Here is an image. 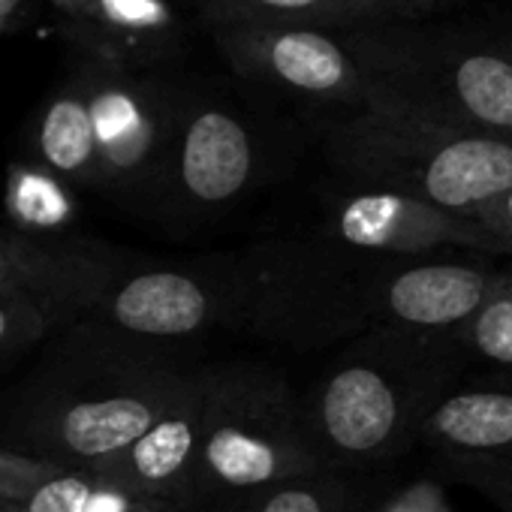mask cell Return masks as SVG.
<instances>
[{
	"label": "cell",
	"mask_w": 512,
	"mask_h": 512,
	"mask_svg": "<svg viewBox=\"0 0 512 512\" xmlns=\"http://www.w3.org/2000/svg\"><path fill=\"white\" fill-rule=\"evenodd\" d=\"M190 374L145 344L76 323L16 395L4 449L64 467H100L151 428Z\"/></svg>",
	"instance_id": "1"
},
{
	"label": "cell",
	"mask_w": 512,
	"mask_h": 512,
	"mask_svg": "<svg viewBox=\"0 0 512 512\" xmlns=\"http://www.w3.org/2000/svg\"><path fill=\"white\" fill-rule=\"evenodd\" d=\"M464 377L455 344L389 332L353 344L302 398V422L326 470L377 467L416 446L437 398Z\"/></svg>",
	"instance_id": "2"
},
{
	"label": "cell",
	"mask_w": 512,
	"mask_h": 512,
	"mask_svg": "<svg viewBox=\"0 0 512 512\" xmlns=\"http://www.w3.org/2000/svg\"><path fill=\"white\" fill-rule=\"evenodd\" d=\"M329 151L359 187H380L473 217L512 184V142L425 121L389 106H365L344 118Z\"/></svg>",
	"instance_id": "3"
},
{
	"label": "cell",
	"mask_w": 512,
	"mask_h": 512,
	"mask_svg": "<svg viewBox=\"0 0 512 512\" xmlns=\"http://www.w3.org/2000/svg\"><path fill=\"white\" fill-rule=\"evenodd\" d=\"M326 470L290 383L256 365L202 371V440L193 506Z\"/></svg>",
	"instance_id": "4"
},
{
	"label": "cell",
	"mask_w": 512,
	"mask_h": 512,
	"mask_svg": "<svg viewBox=\"0 0 512 512\" xmlns=\"http://www.w3.org/2000/svg\"><path fill=\"white\" fill-rule=\"evenodd\" d=\"M353 55L368 79L365 106L512 142V46L407 40L368 43Z\"/></svg>",
	"instance_id": "5"
},
{
	"label": "cell",
	"mask_w": 512,
	"mask_h": 512,
	"mask_svg": "<svg viewBox=\"0 0 512 512\" xmlns=\"http://www.w3.org/2000/svg\"><path fill=\"white\" fill-rule=\"evenodd\" d=\"M247 296L244 260L187 269L112 263L76 323L136 344L190 341L223 326H247Z\"/></svg>",
	"instance_id": "6"
},
{
	"label": "cell",
	"mask_w": 512,
	"mask_h": 512,
	"mask_svg": "<svg viewBox=\"0 0 512 512\" xmlns=\"http://www.w3.org/2000/svg\"><path fill=\"white\" fill-rule=\"evenodd\" d=\"M497 275V263L479 260H371L353 253L347 293L353 332L455 344L488 299Z\"/></svg>",
	"instance_id": "7"
},
{
	"label": "cell",
	"mask_w": 512,
	"mask_h": 512,
	"mask_svg": "<svg viewBox=\"0 0 512 512\" xmlns=\"http://www.w3.org/2000/svg\"><path fill=\"white\" fill-rule=\"evenodd\" d=\"M323 238L371 260H419L440 250L494 253L473 217L380 187H347L326 202Z\"/></svg>",
	"instance_id": "8"
},
{
	"label": "cell",
	"mask_w": 512,
	"mask_h": 512,
	"mask_svg": "<svg viewBox=\"0 0 512 512\" xmlns=\"http://www.w3.org/2000/svg\"><path fill=\"white\" fill-rule=\"evenodd\" d=\"M416 446L437 467L470 485L512 482V377L464 374L425 416Z\"/></svg>",
	"instance_id": "9"
},
{
	"label": "cell",
	"mask_w": 512,
	"mask_h": 512,
	"mask_svg": "<svg viewBox=\"0 0 512 512\" xmlns=\"http://www.w3.org/2000/svg\"><path fill=\"white\" fill-rule=\"evenodd\" d=\"M217 49L235 73L275 82L323 103L362 109L368 79L356 55L314 28L226 25L217 28Z\"/></svg>",
	"instance_id": "10"
},
{
	"label": "cell",
	"mask_w": 512,
	"mask_h": 512,
	"mask_svg": "<svg viewBox=\"0 0 512 512\" xmlns=\"http://www.w3.org/2000/svg\"><path fill=\"white\" fill-rule=\"evenodd\" d=\"M79 82L94 124L100 184L142 190L163 172L175 136L163 100L118 67L94 70Z\"/></svg>",
	"instance_id": "11"
},
{
	"label": "cell",
	"mask_w": 512,
	"mask_h": 512,
	"mask_svg": "<svg viewBox=\"0 0 512 512\" xmlns=\"http://www.w3.org/2000/svg\"><path fill=\"white\" fill-rule=\"evenodd\" d=\"M256 166L247 124L220 106H199L175 127L163 175L181 208L217 211L253 184Z\"/></svg>",
	"instance_id": "12"
},
{
	"label": "cell",
	"mask_w": 512,
	"mask_h": 512,
	"mask_svg": "<svg viewBox=\"0 0 512 512\" xmlns=\"http://www.w3.org/2000/svg\"><path fill=\"white\" fill-rule=\"evenodd\" d=\"M202 440V371H193L175 401L112 461L91 467L121 488L169 503L181 512L193 509V485Z\"/></svg>",
	"instance_id": "13"
},
{
	"label": "cell",
	"mask_w": 512,
	"mask_h": 512,
	"mask_svg": "<svg viewBox=\"0 0 512 512\" xmlns=\"http://www.w3.org/2000/svg\"><path fill=\"white\" fill-rule=\"evenodd\" d=\"M73 22L94 37L106 67L121 70L166 46L178 16L169 0H91Z\"/></svg>",
	"instance_id": "14"
},
{
	"label": "cell",
	"mask_w": 512,
	"mask_h": 512,
	"mask_svg": "<svg viewBox=\"0 0 512 512\" xmlns=\"http://www.w3.org/2000/svg\"><path fill=\"white\" fill-rule=\"evenodd\" d=\"M37 163L73 184H100V157L82 82L55 94L37 121Z\"/></svg>",
	"instance_id": "15"
},
{
	"label": "cell",
	"mask_w": 512,
	"mask_h": 512,
	"mask_svg": "<svg viewBox=\"0 0 512 512\" xmlns=\"http://www.w3.org/2000/svg\"><path fill=\"white\" fill-rule=\"evenodd\" d=\"M10 232L31 241H55L79 223L82 205L73 187L37 160L10 163L4 184Z\"/></svg>",
	"instance_id": "16"
},
{
	"label": "cell",
	"mask_w": 512,
	"mask_h": 512,
	"mask_svg": "<svg viewBox=\"0 0 512 512\" xmlns=\"http://www.w3.org/2000/svg\"><path fill=\"white\" fill-rule=\"evenodd\" d=\"M97 485L88 467H64L0 446V500L19 512H85Z\"/></svg>",
	"instance_id": "17"
},
{
	"label": "cell",
	"mask_w": 512,
	"mask_h": 512,
	"mask_svg": "<svg viewBox=\"0 0 512 512\" xmlns=\"http://www.w3.org/2000/svg\"><path fill=\"white\" fill-rule=\"evenodd\" d=\"M205 16L217 25H278L314 28L392 19L383 0H202Z\"/></svg>",
	"instance_id": "18"
},
{
	"label": "cell",
	"mask_w": 512,
	"mask_h": 512,
	"mask_svg": "<svg viewBox=\"0 0 512 512\" xmlns=\"http://www.w3.org/2000/svg\"><path fill=\"white\" fill-rule=\"evenodd\" d=\"M455 350L464 374L512 377V263L500 266L488 299L455 338Z\"/></svg>",
	"instance_id": "19"
},
{
	"label": "cell",
	"mask_w": 512,
	"mask_h": 512,
	"mask_svg": "<svg viewBox=\"0 0 512 512\" xmlns=\"http://www.w3.org/2000/svg\"><path fill=\"white\" fill-rule=\"evenodd\" d=\"M356 494L359 488L341 470H320L223 500L229 512H356Z\"/></svg>",
	"instance_id": "20"
},
{
	"label": "cell",
	"mask_w": 512,
	"mask_h": 512,
	"mask_svg": "<svg viewBox=\"0 0 512 512\" xmlns=\"http://www.w3.org/2000/svg\"><path fill=\"white\" fill-rule=\"evenodd\" d=\"M55 329L46 302L28 290H0V368L25 356Z\"/></svg>",
	"instance_id": "21"
},
{
	"label": "cell",
	"mask_w": 512,
	"mask_h": 512,
	"mask_svg": "<svg viewBox=\"0 0 512 512\" xmlns=\"http://www.w3.org/2000/svg\"><path fill=\"white\" fill-rule=\"evenodd\" d=\"M356 512H455L446 488L434 476H410L377 494H356Z\"/></svg>",
	"instance_id": "22"
},
{
	"label": "cell",
	"mask_w": 512,
	"mask_h": 512,
	"mask_svg": "<svg viewBox=\"0 0 512 512\" xmlns=\"http://www.w3.org/2000/svg\"><path fill=\"white\" fill-rule=\"evenodd\" d=\"M85 512H181V509L160 503V500H151V497H139V494L121 488L118 482L97 473V485L88 497Z\"/></svg>",
	"instance_id": "23"
},
{
	"label": "cell",
	"mask_w": 512,
	"mask_h": 512,
	"mask_svg": "<svg viewBox=\"0 0 512 512\" xmlns=\"http://www.w3.org/2000/svg\"><path fill=\"white\" fill-rule=\"evenodd\" d=\"M473 220L488 235L494 253L509 256V260H512V184L503 193H497L488 205H482L473 214Z\"/></svg>",
	"instance_id": "24"
},
{
	"label": "cell",
	"mask_w": 512,
	"mask_h": 512,
	"mask_svg": "<svg viewBox=\"0 0 512 512\" xmlns=\"http://www.w3.org/2000/svg\"><path fill=\"white\" fill-rule=\"evenodd\" d=\"M383 4L395 13V16H422L428 10H434L440 0H383Z\"/></svg>",
	"instance_id": "25"
},
{
	"label": "cell",
	"mask_w": 512,
	"mask_h": 512,
	"mask_svg": "<svg viewBox=\"0 0 512 512\" xmlns=\"http://www.w3.org/2000/svg\"><path fill=\"white\" fill-rule=\"evenodd\" d=\"M479 494H485L500 512H512V482H509V485H488V488H479Z\"/></svg>",
	"instance_id": "26"
},
{
	"label": "cell",
	"mask_w": 512,
	"mask_h": 512,
	"mask_svg": "<svg viewBox=\"0 0 512 512\" xmlns=\"http://www.w3.org/2000/svg\"><path fill=\"white\" fill-rule=\"evenodd\" d=\"M22 10V0H0V31L13 28V22L19 19Z\"/></svg>",
	"instance_id": "27"
},
{
	"label": "cell",
	"mask_w": 512,
	"mask_h": 512,
	"mask_svg": "<svg viewBox=\"0 0 512 512\" xmlns=\"http://www.w3.org/2000/svg\"><path fill=\"white\" fill-rule=\"evenodd\" d=\"M52 4L64 13V16H70V19H76L88 4H91V0H52Z\"/></svg>",
	"instance_id": "28"
},
{
	"label": "cell",
	"mask_w": 512,
	"mask_h": 512,
	"mask_svg": "<svg viewBox=\"0 0 512 512\" xmlns=\"http://www.w3.org/2000/svg\"><path fill=\"white\" fill-rule=\"evenodd\" d=\"M0 512H19L13 503H4V500H0Z\"/></svg>",
	"instance_id": "29"
}]
</instances>
